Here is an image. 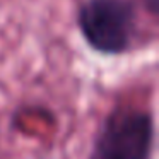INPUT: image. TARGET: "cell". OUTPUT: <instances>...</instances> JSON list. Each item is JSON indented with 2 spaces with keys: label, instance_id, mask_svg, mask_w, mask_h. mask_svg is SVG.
<instances>
[{
  "label": "cell",
  "instance_id": "cell-1",
  "mask_svg": "<svg viewBox=\"0 0 159 159\" xmlns=\"http://www.w3.org/2000/svg\"><path fill=\"white\" fill-rule=\"evenodd\" d=\"M75 26L96 55H128L140 38L139 4L135 0H82L75 12Z\"/></svg>",
  "mask_w": 159,
  "mask_h": 159
},
{
  "label": "cell",
  "instance_id": "cell-2",
  "mask_svg": "<svg viewBox=\"0 0 159 159\" xmlns=\"http://www.w3.org/2000/svg\"><path fill=\"white\" fill-rule=\"evenodd\" d=\"M154 151L156 120L152 110L116 103L94 134L89 159H152Z\"/></svg>",
  "mask_w": 159,
  "mask_h": 159
},
{
  "label": "cell",
  "instance_id": "cell-3",
  "mask_svg": "<svg viewBox=\"0 0 159 159\" xmlns=\"http://www.w3.org/2000/svg\"><path fill=\"white\" fill-rule=\"evenodd\" d=\"M139 4V7H142L152 19H157L159 17V0H135Z\"/></svg>",
  "mask_w": 159,
  "mask_h": 159
}]
</instances>
